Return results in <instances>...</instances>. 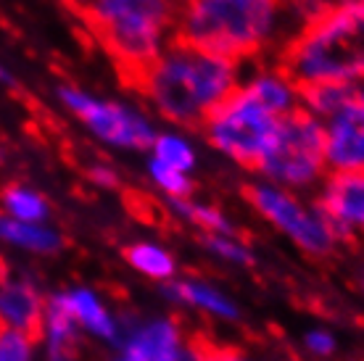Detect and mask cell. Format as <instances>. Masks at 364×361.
I'll use <instances>...</instances> for the list:
<instances>
[{
  "mask_svg": "<svg viewBox=\"0 0 364 361\" xmlns=\"http://www.w3.org/2000/svg\"><path fill=\"white\" fill-rule=\"evenodd\" d=\"M243 72V63L177 37L132 77V85L159 124L193 132L240 87Z\"/></svg>",
  "mask_w": 364,
  "mask_h": 361,
  "instance_id": "6da1fadb",
  "label": "cell"
},
{
  "mask_svg": "<svg viewBox=\"0 0 364 361\" xmlns=\"http://www.w3.org/2000/svg\"><path fill=\"white\" fill-rule=\"evenodd\" d=\"M299 27L293 0H180L177 37L248 66L277 58Z\"/></svg>",
  "mask_w": 364,
  "mask_h": 361,
  "instance_id": "7a4b0ae2",
  "label": "cell"
},
{
  "mask_svg": "<svg viewBox=\"0 0 364 361\" xmlns=\"http://www.w3.org/2000/svg\"><path fill=\"white\" fill-rule=\"evenodd\" d=\"M282 69L299 82L346 85L364 82V11H325L304 21L277 53Z\"/></svg>",
  "mask_w": 364,
  "mask_h": 361,
  "instance_id": "3957f363",
  "label": "cell"
},
{
  "mask_svg": "<svg viewBox=\"0 0 364 361\" xmlns=\"http://www.w3.org/2000/svg\"><path fill=\"white\" fill-rule=\"evenodd\" d=\"M82 14L100 48L135 77L177 40L180 0H92Z\"/></svg>",
  "mask_w": 364,
  "mask_h": 361,
  "instance_id": "277c9868",
  "label": "cell"
},
{
  "mask_svg": "<svg viewBox=\"0 0 364 361\" xmlns=\"http://www.w3.org/2000/svg\"><path fill=\"white\" fill-rule=\"evenodd\" d=\"M53 95L66 117L74 119L85 129V135L106 151L146 153L161 126L140 100L100 95L74 82L58 85Z\"/></svg>",
  "mask_w": 364,
  "mask_h": 361,
  "instance_id": "5b68a950",
  "label": "cell"
},
{
  "mask_svg": "<svg viewBox=\"0 0 364 361\" xmlns=\"http://www.w3.org/2000/svg\"><path fill=\"white\" fill-rule=\"evenodd\" d=\"M256 174L293 193H304V195L317 193V188L330 174L322 122L301 109L293 111L291 117L280 119L272 145L259 163Z\"/></svg>",
  "mask_w": 364,
  "mask_h": 361,
  "instance_id": "8992f818",
  "label": "cell"
},
{
  "mask_svg": "<svg viewBox=\"0 0 364 361\" xmlns=\"http://www.w3.org/2000/svg\"><path fill=\"white\" fill-rule=\"evenodd\" d=\"M277 126H280V119L269 114L259 100L251 98L243 87H237L203 122L200 135L222 158L256 172L272 145Z\"/></svg>",
  "mask_w": 364,
  "mask_h": 361,
  "instance_id": "52a82bcc",
  "label": "cell"
},
{
  "mask_svg": "<svg viewBox=\"0 0 364 361\" xmlns=\"http://www.w3.org/2000/svg\"><path fill=\"white\" fill-rule=\"evenodd\" d=\"M246 200L267 225L274 227L282 237H288L299 251L311 259H328L341 248L333 227L309 195L256 177L246 185Z\"/></svg>",
  "mask_w": 364,
  "mask_h": 361,
  "instance_id": "ba28073f",
  "label": "cell"
},
{
  "mask_svg": "<svg viewBox=\"0 0 364 361\" xmlns=\"http://www.w3.org/2000/svg\"><path fill=\"white\" fill-rule=\"evenodd\" d=\"M314 203L341 245L364 237V172H330L314 193Z\"/></svg>",
  "mask_w": 364,
  "mask_h": 361,
  "instance_id": "9c48e42d",
  "label": "cell"
},
{
  "mask_svg": "<svg viewBox=\"0 0 364 361\" xmlns=\"http://www.w3.org/2000/svg\"><path fill=\"white\" fill-rule=\"evenodd\" d=\"M330 172H364V100L359 95L322 122Z\"/></svg>",
  "mask_w": 364,
  "mask_h": 361,
  "instance_id": "30bf717a",
  "label": "cell"
},
{
  "mask_svg": "<svg viewBox=\"0 0 364 361\" xmlns=\"http://www.w3.org/2000/svg\"><path fill=\"white\" fill-rule=\"evenodd\" d=\"M240 87H243L254 100H259V103H262L269 114H274L277 119L291 117L293 111L301 109L299 82L282 69V63L277 61V58L248 63L246 72H243Z\"/></svg>",
  "mask_w": 364,
  "mask_h": 361,
  "instance_id": "8fae6325",
  "label": "cell"
},
{
  "mask_svg": "<svg viewBox=\"0 0 364 361\" xmlns=\"http://www.w3.org/2000/svg\"><path fill=\"white\" fill-rule=\"evenodd\" d=\"M122 359L124 361H182L188 351V340L174 319H154L146 325H135L122 338Z\"/></svg>",
  "mask_w": 364,
  "mask_h": 361,
  "instance_id": "7c38bea8",
  "label": "cell"
},
{
  "mask_svg": "<svg viewBox=\"0 0 364 361\" xmlns=\"http://www.w3.org/2000/svg\"><path fill=\"white\" fill-rule=\"evenodd\" d=\"M46 298L27 277H6L0 282V327L16 330L29 338L43 335Z\"/></svg>",
  "mask_w": 364,
  "mask_h": 361,
  "instance_id": "4fadbf2b",
  "label": "cell"
},
{
  "mask_svg": "<svg viewBox=\"0 0 364 361\" xmlns=\"http://www.w3.org/2000/svg\"><path fill=\"white\" fill-rule=\"evenodd\" d=\"M80 327L66 311L61 296L55 293L46 301V319H43V338H46L48 359L50 361H80L82 338Z\"/></svg>",
  "mask_w": 364,
  "mask_h": 361,
  "instance_id": "5bb4252c",
  "label": "cell"
},
{
  "mask_svg": "<svg viewBox=\"0 0 364 361\" xmlns=\"http://www.w3.org/2000/svg\"><path fill=\"white\" fill-rule=\"evenodd\" d=\"M64 301L66 311L72 314L80 330L95 335L100 340H114L119 343V316H114L106 308V303L87 288H74L58 293Z\"/></svg>",
  "mask_w": 364,
  "mask_h": 361,
  "instance_id": "9a60e30c",
  "label": "cell"
},
{
  "mask_svg": "<svg viewBox=\"0 0 364 361\" xmlns=\"http://www.w3.org/2000/svg\"><path fill=\"white\" fill-rule=\"evenodd\" d=\"M146 156L172 166V169H180L185 174L196 172L200 161L198 143H196L193 132L191 129H180V126H159L156 137L148 145Z\"/></svg>",
  "mask_w": 364,
  "mask_h": 361,
  "instance_id": "2e32d148",
  "label": "cell"
},
{
  "mask_svg": "<svg viewBox=\"0 0 364 361\" xmlns=\"http://www.w3.org/2000/svg\"><path fill=\"white\" fill-rule=\"evenodd\" d=\"M166 293H169V298L180 301V303L196 308V311H203V314L225 319V322H235L237 319L235 303L222 290L211 288V285H206V282L200 280H177L174 277L166 285Z\"/></svg>",
  "mask_w": 364,
  "mask_h": 361,
  "instance_id": "e0dca14e",
  "label": "cell"
},
{
  "mask_svg": "<svg viewBox=\"0 0 364 361\" xmlns=\"http://www.w3.org/2000/svg\"><path fill=\"white\" fill-rule=\"evenodd\" d=\"M0 240L16 245V248H24V251L40 253V256H50V253H58L64 248L61 232L48 222L46 225L18 222V219L6 217V214H0Z\"/></svg>",
  "mask_w": 364,
  "mask_h": 361,
  "instance_id": "ac0fdd59",
  "label": "cell"
},
{
  "mask_svg": "<svg viewBox=\"0 0 364 361\" xmlns=\"http://www.w3.org/2000/svg\"><path fill=\"white\" fill-rule=\"evenodd\" d=\"M169 211L174 217L185 222V225L196 227L200 235H232L237 232L232 219L217 206V203H206L198 198H180V200H166Z\"/></svg>",
  "mask_w": 364,
  "mask_h": 361,
  "instance_id": "d6986e66",
  "label": "cell"
},
{
  "mask_svg": "<svg viewBox=\"0 0 364 361\" xmlns=\"http://www.w3.org/2000/svg\"><path fill=\"white\" fill-rule=\"evenodd\" d=\"M124 262L148 280L172 282L174 274H177V262H174L172 253L166 251L164 245L151 243V240L127 245L124 248Z\"/></svg>",
  "mask_w": 364,
  "mask_h": 361,
  "instance_id": "ffe728a7",
  "label": "cell"
},
{
  "mask_svg": "<svg viewBox=\"0 0 364 361\" xmlns=\"http://www.w3.org/2000/svg\"><path fill=\"white\" fill-rule=\"evenodd\" d=\"M0 206L3 214L18 222H35V225H46L50 217V203L40 190L29 188V185H9L0 193Z\"/></svg>",
  "mask_w": 364,
  "mask_h": 361,
  "instance_id": "44dd1931",
  "label": "cell"
},
{
  "mask_svg": "<svg viewBox=\"0 0 364 361\" xmlns=\"http://www.w3.org/2000/svg\"><path fill=\"white\" fill-rule=\"evenodd\" d=\"M354 95L356 87H346V85H311V87L301 90V111H306L314 119L325 122L341 106H346Z\"/></svg>",
  "mask_w": 364,
  "mask_h": 361,
  "instance_id": "7402d4cb",
  "label": "cell"
},
{
  "mask_svg": "<svg viewBox=\"0 0 364 361\" xmlns=\"http://www.w3.org/2000/svg\"><path fill=\"white\" fill-rule=\"evenodd\" d=\"M146 177L166 200H180L193 195V174L172 169V166L156 161L151 156H146Z\"/></svg>",
  "mask_w": 364,
  "mask_h": 361,
  "instance_id": "603a6c76",
  "label": "cell"
},
{
  "mask_svg": "<svg viewBox=\"0 0 364 361\" xmlns=\"http://www.w3.org/2000/svg\"><path fill=\"white\" fill-rule=\"evenodd\" d=\"M200 245L211 256H217L228 264H235V266H251L254 264V253H251L243 237H237V232H232V235H200Z\"/></svg>",
  "mask_w": 364,
  "mask_h": 361,
  "instance_id": "cb8c5ba5",
  "label": "cell"
},
{
  "mask_svg": "<svg viewBox=\"0 0 364 361\" xmlns=\"http://www.w3.org/2000/svg\"><path fill=\"white\" fill-rule=\"evenodd\" d=\"M188 351H191L193 361H251L237 348L211 343L209 338H191L188 340Z\"/></svg>",
  "mask_w": 364,
  "mask_h": 361,
  "instance_id": "d4e9b609",
  "label": "cell"
},
{
  "mask_svg": "<svg viewBox=\"0 0 364 361\" xmlns=\"http://www.w3.org/2000/svg\"><path fill=\"white\" fill-rule=\"evenodd\" d=\"M35 338L0 327V361H32Z\"/></svg>",
  "mask_w": 364,
  "mask_h": 361,
  "instance_id": "484cf974",
  "label": "cell"
},
{
  "mask_svg": "<svg viewBox=\"0 0 364 361\" xmlns=\"http://www.w3.org/2000/svg\"><path fill=\"white\" fill-rule=\"evenodd\" d=\"M301 24L325 11H364V0H293Z\"/></svg>",
  "mask_w": 364,
  "mask_h": 361,
  "instance_id": "4316f807",
  "label": "cell"
},
{
  "mask_svg": "<svg viewBox=\"0 0 364 361\" xmlns=\"http://www.w3.org/2000/svg\"><path fill=\"white\" fill-rule=\"evenodd\" d=\"M87 180L100 190H117L122 185V174H119V169L111 161L98 158V161H92L87 166Z\"/></svg>",
  "mask_w": 364,
  "mask_h": 361,
  "instance_id": "83f0119b",
  "label": "cell"
},
{
  "mask_svg": "<svg viewBox=\"0 0 364 361\" xmlns=\"http://www.w3.org/2000/svg\"><path fill=\"white\" fill-rule=\"evenodd\" d=\"M306 348H309L317 359H328L336 353V338L328 333V330H314V333L306 335Z\"/></svg>",
  "mask_w": 364,
  "mask_h": 361,
  "instance_id": "f1b7e54d",
  "label": "cell"
},
{
  "mask_svg": "<svg viewBox=\"0 0 364 361\" xmlns=\"http://www.w3.org/2000/svg\"><path fill=\"white\" fill-rule=\"evenodd\" d=\"M0 85H6V87H11V85H14V74H11L3 63H0Z\"/></svg>",
  "mask_w": 364,
  "mask_h": 361,
  "instance_id": "f546056e",
  "label": "cell"
},
{
  "mask_svg": "<svg viewBox=\"0 0 364 361\" xmlns=\"http://www.w3.org/2000/svg\"><path fill=\"white\" fill-rule=\"evenodd\" d=\"M69 9H77V11H85L87 6H90L92 0H64Z\"/></svg>",
  "mask_w": 364,
  "mask_h": 361,
  "instance_id": "4dcf8cb0",
  "label": "cell"
},
{
  "mask_svg": "<svg viewBox=\"0 0 364 361\" xmlns=\"http://www.w3.org/2000/svg\"><path fill=\"white\" fill-rule=\"evenodd\" d=\"M356 285H359V293L364 296V264L359 266V271H356Z\"/></svg>",
  "mask_w": 364,
  "mask_h": 361,
  "instance_id": "1f68e13d",
  "label": "cell"
},
{
  "mask_svg": "<svg viewBox=\"0 0 364 361\" xmlns=\"http://www.w3.org/2000/svg\"><path fill=\"white\" fill-rule=\"evenodd\" d=\"M356 95H359V100H364V82L356 85Z\"/></svg>",
  "mask_w": 364,
  "mask_h": 361,
  "instance_id": "d6a6232c",
  "label": "cell"
},
{
  "mask_svg": "<svg viewBox=\"0 0 364 361\" xmlns=\"http://www.w3.org/2000/svg\"><path fill=\"white\" fill-rule=\"evenodd\" d=\"M119 361H124V359H119Z\"/></svg>",
  "mask_w": 364,
  "mask_h": 361,
  "instance_id": "836d02e7",
  "label": "cell"
}]
</instances>
